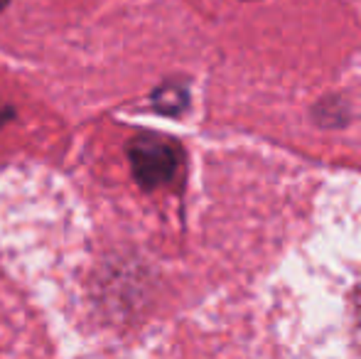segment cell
Masks as SVG:
<instances>
[{
    "label": "cell",
    "instance_id": "cell-4",
    "mask_svg": "<svg viewBox=\"0 0 361 359\" xmlns=\"http://www.w3.org/2000/svg\"><path fill=\"white\" fill-rule=\"evenodd\" d=\"M8 116H13V111H10V109H5V106L0 104V123H3V121L8 118Z\"/></svg>",
    "mask_w": 361,
    "mask_h": 359
},
{
    "label": "cell",
    "instance_id": "cell-5",
    "mask_svg": "<svg viewBox=\"0 0 361 359\" xmlns=\"http://www.w3.org/2000/svg\"><path fill=\"white\" fill-rule=\"evenodd\" d=\"M10 0H0V10H5V5H8Z\"/></svg>",
    "mask_w": 361,
    "mask_h": 359
},
{
    "label": "cell",
    "instance_id": "cell-1",
    "mask_svg": "<svg viewBox=\"0 0 361 359\" xmlns=\"http://www.w3.org/2000/svg\"><path fill=\"white\" fill-rule=\"evenodd\" d=\"M300 283V335L312 355L361 357V241L347 231V241H314Z\"/></svg>",
    "mask_w": 361,
    "mask_h": 359
},
{
    "label": "cell",
    "instance_id": "cell-3",
    "mask_svg": "<svg viewBox=\"0 0 361 359\" xmlns=\"http://www.w3.org/2000/svg\"><path fill=\"white\" fill-rule=\"evenodd\" d=\"M182 101H185V96L177 94V91L170 89V87L160 89L155 94V106L160 111H165V114H175V111H180L182 109Z\"/></svg>",
    "mask_w": 361,
    "mask_h": 359
},
{
    "label": "cell",
    "instance_id": "cell-2",
    "mask_svg": "<svg viewBox=\"0 0 361 359\" xmlns=\"http://www.w3.org/2000/svg\"><path fill=\"white\" fill-rule=\"evenodd\" d=\"M128 160L138 185L155 190L175 178L180 168V148L162 135H138L128 145Z\"/></svg>",
    "mask_w": 361,
    "mask_h": 359
}]
</instances>
